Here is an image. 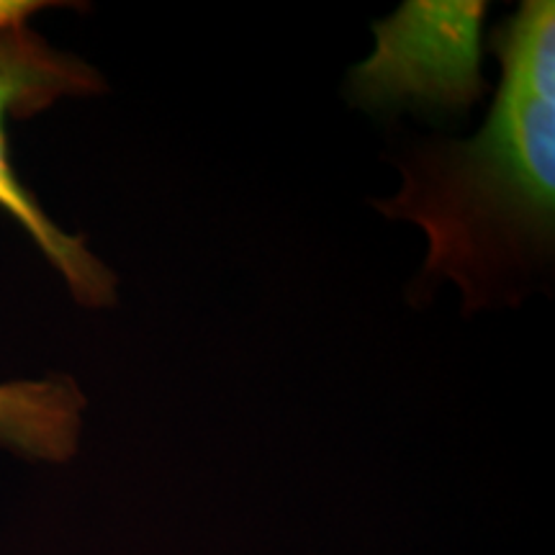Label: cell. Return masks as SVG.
Listing matches in <instances>:
<instances>
[{
	"label": "cell",
	"instance_id": "1",
	"mask_svg": "<svg viewBox=\"0 0 555 555\" xmlns=\"http://www.w3.org/2000/svg\"><path fill=\"white\" fill-rule=\"evenodd\" d=\"M494 106L463 144L422 152L404 189L378 204L429 237L425 275L453 278L483 304L504 278L543 260L555 232V3L527 0L494 34Z\"/></svg>",
	"mask_w": 555,
	"mask_h": 555
},
{
	"label": "cell",
	"instance_id": "2",
	"mask_svg": "<svg viewBox=\"0 0 555 555\" xmlns=\"http://www.w3.org/2000/svg\"><path fill=\"white\" fill-rule=\"evenodd\" d=\"M103 90L101 75L75 54L54 50L29 24L0 29V208L29 234L67 291L82 307L116 301V275L90 253L86 240L54 224L11 163L9 121L31 119L65 99Z\"/></svg>",
	"mask_w": 555,
	"mask_h": 555
},
{
	"label": "cell",
	"instance_id": "3",
	"mask_svg": "<svg viewBox=\"0 0 555 555\" xmlns=\"http://www.w3.org/2000/svg\"><path fill=\"white\" fill-rule=\"evenodd\" d=\"M481 0H412L376 24V50L350 75L352 95L371 111L463 114L481 99Z\"/></svg>",
	"mask_w": 555,
	"mask_h": 555
},
{
	"label": "cell",
	"instance_id": "4",
	"mask_svg": "<svg viewBox=\"0 0 555 555\" xmlns=\"http://www.w3.org/2000/svg\"><path fill=\"white\" fill-rule=\"evenodd\" d=\"M86 404V393L67 376L0 384V448L26 461H73Z\"/></svg>",
	"mask_w": 555,
	"mask_h": 555
},
{
	"label": "cell",
	"instance_id": "5",
	"mask_svg": "<svg viewBox=\"0 0 555 555\" xmlns=\"http://www.w3.org/2000/svg\"><path fill=\"white\" fill-rule=\"evenodd\" d=\"M52 5L62 3H47V0H0V29L29 24L31 16H37L44 9H52Z\"/></svg>",
	"mask_w": 555,
	"mask_h": 555
}]
</instances>
